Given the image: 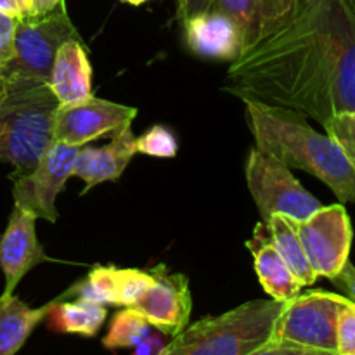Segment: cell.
I'll return each instance as SVG.
<instances>
[{
  "mask_svg": "<svg viewBox=\"0 0 355 355\" xmlns=\"http://www.w3.org/2000/svg\"><path fill=\"white\" fill-rule=\"evenodd\" d=\"M227 90L321 125L355 110V0H300L283 28L231 62Z\"/></svg>",
  "mask_w": 355,
  "mask_h": 355,
  "instance_id": "cell-1",
  "label": "cell"
},
{
  "mask_svg": "<svg viewBox=\"0 0 355 355\" xmlns=\"http://www.w3.org/2000/svg\"><path fill=\"white\" fill-rule=\"evenodd\" d=\"M241 101L257 148L290 170H304L324 182L342 205L355 203V168L328 134L312 128L304 114L293 110Z\"/></svg>",
  "mask_w": 355,
  "mask_h": 355,
  "instance_id": "cell-2",
  "label": "cell"
},
{
  "mask_svg": "<svg viewBox=\"0 0 355 355\" xmlns=\"http://www.w3.org/2000/svg\"><path fill=\"white\" fill-rule=\"evenodd\" d=\"M59 103L40 80H7L0 96V163L12 165L10 180L30 175L52 144Z\"/></svg>",
  "mask_w": 355,
  "mask_h": 355,
  "instance_id": "cell-3",
  "label": "cell"
},
{
  "mask_svg": "<svg viewBox=\"0 0 355 355\" xmlns=\"http://www.w3.org/2000/svg\"><path fill=\"white\" fill-rule=\"evenodd\" d=\"M283 302L252 300L182 329L162 355H248L269 342Z\"/></svg>",
  "mask_w": 355,
  "mask_h": 355,
  "instance_id": "cell-4",
  "label": "cell"
},
{
  "mask_svg": "<svg viewBox=\"0 0 355 355\" xmlns=\"http://www.w3.org/2000/svg\"><path fill=\"white\" fill-rule=\"evenodd\" d=\"M69 40H82L64 3L44 16L17 21L12 58L2 68L7 80L26 78L47 82L59 49Z\"/></svg>",
  "mask_w": 355,
  "mask_h": 355,
  "instance_id": "cell-5",
  "label": "cell"
},
{
  "mask_svg": "<svg viewBox=\"0 0 355 355\" xmlns=\"http://www.w3.org/2000/svg\"><path fill=\"white\" fill-rule=\"evenodd\" d=\"M246 184L263 222L274 214L304 220L322 205L312 196L286 165L255 148L250 151L245 165Z\"/></svg>",
  "mask_w": 355,
  "mask_h": 355,
  "instance_id": "cell-6",
  "label": "cell"
},
{
  "mask_svg": "<svg viewBox=\"0 0 355 355\" xmlns=\"http://www.w3.org/2000/svg\"><path fill=\"white\" fill-rule=\"evenodd\" d=\"M349 298L331 291L311 290L283 305L270 340L336 352V326Z\"/></svg>",
  "mask_w": 355,
  "mask_h": 355,
  "instance_id": "cell-7",
  "label": "cell"
},
{
  "mask_svg": "<svg viewBox=\"0 0 355 355\" xmlns=\"http://www.w3.org/2000/svg\"><path fill=\"white\" fill-rule=\"evenodd\" d=\"M309 263L318 277L333 279L350 260L354 229L342 203L321 207L304 220H293Z\"/></svg>",
  "mask_w": 355,
  "mask_h": 355,
  "instance_id": "cell-8",
  "label": "cell"
},
{
  "mask_svg": "<svg viewBox=\"0 0 355 355\" xmlns=\"http://www.w3.org/2000/svg\"><path fill=\"white\" fill-rule=\"evenodd\" d=\"M80 148L52 141L33 172L12 180L14 205L31 211L37 218L58 222L55 198L71 177Z\"/></svg>",
  "mask_w": 355,
  "mask_h": 355,
  "instance_id": "cell-9",
  "label": "cell"
},
{
  "mask_svg": "<svg viewBox=\"0 0 355 355\" xmlns=\"http://www.w3.org/2000/svg\"><path fill=\"white\" fill-rule=\"evenodd\" d=\"M135 116V107L90 96L80 103L59 104L54 114L52 137L58 142L82 148L90 141L116 134L132 125Z\"/></svg>",
  "mask_w": 355,
  "mask_h": 355,
  "instance_id": "cell-10",
  "label": "cell"
},
{
  "mask_svg": "<svg viewBox=\"0 0 355 355\" xmlns=\"http://www.w3.org/2000/svg\"><path fill=\"white\" fill-rule=\"evenodd\" d=\"M149 274L153 276L151 288L132 309L141 312L146 321L163 335L177 336L187 328L193 311L189 281L184 274L170 272L165 263L153 267Z\"/></svg>",
  "mask_w": 355,
  "mask_h": 355,
  "instance_id": "cell-11",
  "label": "cell"
},
{
  "mask_svg": "<svg viewBox=\"0 0 355 355\" xmlns=\"http://www.w3.org/2000/svg\"><path fill=\"white\" fill-rule=\"evenodd\" d=\"M37 217L14 205L6 231L0 234V270L6 277L3 295H12L19 281L40 263L49 262L37 238Z\"/></svg>",
  "mask_w": 355,
  "mask_h": 355,
  "instance_id": "cell-12",
  "label": "cell"
},
{
  "mask_svg": "<svg viewBox=\"0 0 355 355\" xmlns=\"http://www.w3.org/2000/svg\"><path fill=\"white\" fill-rule=\"evenodd\" d=\"M300 0H214L211 10L231 17L241 33V54L248 52L293 17Z\"/></svg>",
  "mask_w": 355,
  "mask_h": 355,
  "instance_id": "cell-13",
  "label": "cell"
},
{
  "mask_svg": "<svg viewBox=\"0 0 355 355\" xmlns=\"http://www.w3.org/2000/svg\"><path fill=\"white\" fill-rule=\"evenodd\" d=\"M135 153V135L132 125H128L116 132L110 144L103 148L82 146L76 155L71 177H78L85 182L83 193H87L99 184L120 179Z\"/></svg>",
  "mask_w": 355,
  "mask_h": 355,
  "instance_id": "cell-14",
  "label": "cell"
},
{
  "mask_svg": "<svg viewBox=\"0 0 355 355\" xmlns=\"http://www.w3.org/2000/svg\"><path fill=\"white\" fill-rule=\"evenodd\" d=\"M186 44L201 58L234 61L241 55V33L234 21L217 10H207L182 23Z\"/></svg>",
  "mask_w": 355,
  "mask_h": 355,
  "instance_id": "cell-15",
  "label": "cell"
},
{
  "mask_svg": "<svg viewBox=\"0 0 355 355\" xmlns=\"http://www.w3.org/2000/svg\"><path fill=\"white\" fill-rule=\"evenodd\" d=\"M59 104H73L92 96V66L82 40H69L58 51L47 80Z\"/></svg>",
  "mask_w": 355,
  "mask_h": 355,
  "instance_id": "cell-16",
  "label": "cell"
},
{
  "mask_svg": "<svg viewBox=\"0 0 355 355\" xmlns=\"http://www.w3.org/2000/svg\"><path fill=\"white\" fill-rule=\"evenodd\" d=\"M250 253L255 263V272L259 277V283L266 290L272 300L286 302L293 300L297 295H300L302 284L286 266L283 257L276 250V246L270 241L269 231L266 224H259L253 232V238L246 241Z\"/></svg>",
  "mask_w": 355,
  "mask_h": 355,
  "instance_id": "cell-17",
  "label": "cell"
},
{
  "mask_svg": "<svg viewBox=\"0 0 355 355\" xmlns=\"http://www.w3.org/2000/svg\"><path fill=\"white\" fill-rule=\"evenodd\" d=\"M51 304L40 309L28 307L12 295L0 297V355H14L23 347L37 324L47 318Z\"/></svg>",
  "mask_w": 355,
  "mask_h": 355,
  "instance_id": "cell-18",
  "label": "cell"
},
{
  "mask_svg": "<svg viewBox=\"0 0 355 355\" xmlns=\"http://www.w3.org/2000/svg\"><path fill=\"white\" fill-rule=\"evenodd\" d=\"M107 318L106 305L76 298L73 302H52L47 314L49 328L68 335L96 336Z\"/></svg>",
  "mask_w": 355,
  "mask_h": 355,
  "instance_id": "cell-19",
  "label": "cell"
},
{
  "mask_svg": "<svg viewBox=\"0 0 355 355\" xmlns=\"http://www.w3.org/2000/svg\"><path fill=\"white\" fill-rule=\"evenodd\" d=\"M263 224H266L267 231H269L270 241L276 246V250L283 257V260L290 267V270L297 277L298 283L304 288L312 286L318 281V276L312 270L300 238H298L297 231H295L293 218L286 217V215L274 214Z\"/></svg>",
  "mask_w": 355,
  "mask_h": 355,
  "instance_id": "cell-20",
  "label": "cell"
},
{
  "mask_svg": "<svg viewBox=\"0 0 355 355\" xmlns=\"http://www.w3.org/2000/svg\"><path fill=\"white\" fill-rule=\"evenodd\" d=\"M151 328L153 326L146 321L141 312L132 307H123L114 314L107 335L103 340V345L110 350L134 349L151 335Z\"/></svg>",
  "mask_w": 355,
  "mask_h": 355,
  "instance_id": "cell-21",
  "label": "cell"
},
{
  "mask_svg": "<svg viewBox=\"0 0 355 355\" xmlns=\"http://www.w3.org/2000/svg\"><path fill=\"white\" fill-rule=\"evenodd\" d=\"M82 298L101 305H118L116 267H94L85 279L76 283L64 297Z\"/></svg>",
  "mask_w": 355,
  "mask_h": 355,
  "instance_id": "cell-22",
  "label": "cell"
},
{
  "mask_svg": "<svg viewBox=\"0 0 355 355\" xmlns=\"http://www.w3.org/2000/svg\"><path fill=\"white\" fill-rule=\"evenodd\" d=\"M153 284L149 270L116 269V293L120 307H135Z\"/></svg>",
  "mask_w": 355,
  "mask_h": 355,
  "instance_id": "cell-23",
  "label": "cell"
},
{
  "mask_svg": "<svg viewBox=\"0 0 355 355\" xmlns=\"http://www.w3.org/2000/svg\"><path fill=\"white\" fill-rule=\"evenodd\" d=\"M137 153L155 158H173L179 151V142L175 134L163 125H155L148 132L135 139Z\"/></svg>",
  "mask_w": 355,
  "mask_h": 355,
  "instance_id": "cell-24",
  "label": "cell"
},
{
  "mask_svg": "<svg viewBox=\"0 0 355 355\" xmlns=\"http://www.w3.org/2000/svg\"><path fill=\"white\" fill-rule=\"evenodd\" d=\"M326 134L340 146L343 155L355 168V110L335 114L322 123Z\"/></svg>",
  "mask_w": 355,
  "mask_h": 355,
  "instance_id": "cell-25",
  "label": "cell"
},
{
  "mask_svg": "<svg viewBox=\"0 0 355 355\" xmlns=\"http://www.w3.org/2000/svg\"><path fill=\"white\" fill-rule=\"evenodd\" d=\"M336 355H355V304L342 309L336 326Z\"/></svg>",
  "mask_w": 355,
  "mask_h": 355,
  "instance_id": "cell-26",
  "label": "cell"
},
{
  "mask_svg": "<svg viewBox=\"0 0 355 355\" xmlns=\"http://www.w3.org/2000/svg\"><path fill=\"white\" fill-rule=\"evenodd\" d=\"M248 355H336V352H328V350L319 349H309V347L293 345V343L286 342H276V340H269L259 349H255Z\"/></svg>",
  "mask_w": 355,
  "mask_h": 355,
  "instance_id": "cell-27",
  "label": "cell"
},
{
  "mask_svg": "<svg viewBox=\"0 0 355 355\" xmlns=\"http://www.w3.org/2000/svg\"><path fill=\"white\" fill-rule=\"evenodd\" d=\"M17 21L19 19L0 10V69L12 58Z\"/></svg>",
  "mask_w": 355,
  "mask_h": 355,
  "instance_id": "cell-28",
  "label": "cell"
},
{
  "mask_svg": "<svg viewBox=\"0 0 355 355\" xmlns=\"http://www.w3.org/2000/svg\"><path fill=\"white\" fill-rule=\"evenodd\" d=\"M329 281L333 283V286L338 288L340 295H343V297L349 298L352 304H355V266L350 260L345 263V267Z\"/></svg>",
  "mask_w": 355,
  "mask_h": 355,
  "instance_id": "cell-29",
  "label": "cell"
},
{
  "mask_svg": "<svg viewBox=\"0 0 355 355\" xmlns=\"http://www.w3.org/2000/svg\"><path fill=\"white\" fill-rule=\"evenodd\" d=\"M214 0H175V16L180 23L200 12H207L211 9Z\"/></svg>",
  "mask_w": 355,
  "mask_h": 355,
  "instance_id": "cell-30",
  "label": "cell"
},
{
  "mask_svg": "<svg viewBox=\"0 0 355 355\" xmlns=\"http://www.w3.org/2000/svg\"><path fill=\"white\" fill-rule=\"evenodd\" d=\"M166 345H168V342L162 331L151 333L148 338H144L139 345L134 347L135 350L132 355H162Z\"/></svg>",
  "mask_w": 355,
  "mask_h": 355,
  "instance_id": "cell-31",
  "label": "cell"
},
{
  "mask_svg": "<svg viewBox=\"0 0 355 355\" xmlns=\"http://www.w3.org/2000/svg\"><path fill=\"white\" fill-rule=\"evenodd\" d=\"M0 10L16 19H23L30 16L31 0H0Z\"/></svg>",
  "mask_w": 355,
  "mask_h": 355,
  "instance_id": "cell-32",
  "label": "cell"
},
{
  "mask_svg": "<svg viewBox=\"0 0 355 355\" xmlns=\"http://www.w3.org/2000/svg\"><path fill=\"white\" fill-rule=\"evenodd\" d=\"M61 3H64V0H31L30 16H44V14L51 12Z\"/></svg>",
  "mask_w": 355,
  "mask_h": 355,
  "instance_id": "cell-33",
  "label": "cell"
},
{
  "mask_svg": "<svg viewBox=\"0 0 355 355\" xmlns=\"http://www.w3.org/2000/svg\"><path fill=\"white\" fill-rule=\"evenodd\" d=\"M6 89H7V78H6V75L2 73V69H0V96H2L3 90Z\"/></svg>",
  "mask_w": 355,
  "mask_h": 355,
  "instance_id": "cell-34",
  "label": "cell"
},
{
  "mask_svg": "<svg viewBox=\"0 0 355 355\" xmlns=\"http://www.w3.org/2000/svg\"><path fill=\"white\" fill-rule=\"evenodd\" d=\"M121 2L130 3V6H142V3H146L148 0H121Z\"/></svg>",
  "mask_w": 355,
  "mask_h": 355,
  "instance_id": "cell-35",
  "label": "cell"
}]
</instances>
